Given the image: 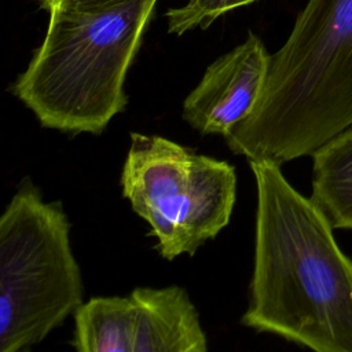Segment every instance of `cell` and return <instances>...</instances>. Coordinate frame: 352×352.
Returning <instances> with one entry per match:
<instances>
[{
  "mask_svg": "<svg viewBox=\"0 0 352 352\" xmlns=\"http://www.w3.org/2000/svg\"><path fill=\"white\" fill-rule=\"evenodd\" d=\"M352 125V0H308L252 114L224 139L275 165L314 154Z\"/></svg>",
  "mask_w": 352,
  "mask_h": 352,
  "instance_id": "cell-2",
  "label": "cell"
},
{
  "mask_svg": "<svg viewBox=\"0 0 352 352\" xmlns=\"http://www.w3.org/2000/svg\"><path fill=\"white\" fill-rule=\"evenodd\" d=\"M157 0L59 10L12 92L45 128L99 135L126 106V72Z\"/></svg>",
  "mask_w": 352,
  "mask_h": 352,
  "instance_id": "cell-3",
  "label": "cell"
},
{
  "mask_svg": "<svg viewBox=\"0 0 352 352\" xmlns=\"http://www.w3.org/2000/svg\"><path fill=\"white\" fill-rule=\"evenodd\" d=\"M133 352H208L205 331L188 293L180 286L136 287Z\"/></svg>",
  "mask_w": 352,
  "mask_h": 352,
  "instance_id": "cell-7",
  "label": "cell"
},
{
  "mask_svg": "<svg viewBox=\"0 0 352 352\" xmlns=\"http://www.w3.org/2000/svg\"><path fill=\"white\" fill-rule=\"evenodd\" d=\"M311 201L333 227L352 228V125L314 154Z\"/></svg>",
  "mask_w": 352,
  "mask_h": 352,
  "instance_id": "cell-9",
  "label": "cell"
},
{
  "mask_svg": "<svg viewBox=\"0 0 352 352\" xmlns=\"http://www.w3.org/2000/svg\"><path fill=\"white\" fill-rule=\"evenodd\" d=\"M76 352H133L138 312L128 297H92L74 312Z\"/></svg>",
  "mask_w": 352,
  "mask_h": 352,
  "instance_id": "cell-8",
  "label": "cell"
},
{
  "mask_svg": "<svg viewBox=\"0 0 352 352\" xmlns=\"http://www.w3.org/2000/svg\"><path fill=\"white\" fill-rule=\"evenodd\" d=\"M257 187L254 267L242 323L315 352H352V261L323 212L280 166L249 161Z\"/></svg>",
  "mask_w": 352,
  "mask_h": 352,
  "instance_id": "cell-1",
  "label": "cell"
},
{
  "mask_svg": "<svg viewBox=\"0 0 352 352\" xmlns=\"http://www.w3.org/2000/svg\"><path fill=\"white\" fill-rule=\"evenodd\" d=\"M70 223L29 179L0 217V352L43 341L84 302Z\"/></svg>",
  "mask_w": 352,
  "mask_h": 352,
  "instance_id": "cell-4",
  "label": "cell"
},
{
  "mask_svg": "<svg viewBox=\"0 0 352 352\" xmlns=\"http://www.w3.org/2000/svg\"><path fill=\"white\" fill-rule=\"evenodd\" d=\"M271 55L253 33L217 58L183 103V118L201 133L224 138L254 110L268 74Z\"/></svg>",
  "mask_w": 352,
  "mask_h": 352,
  "instance_id": "cell-6",
  "label": "cell"
},
{
  "mask_svg": "<svg viewBox=\"0 0 352 352\" xmlns=\"http://www.w3.org/2000/svg\"><path fill=\"white\" fill-rule=\"evenodd\" d=\"M256 0H188L166 12L168 32L182 36L195 28L206 29L220 15Z\"/></svg>",
  "mask_w": 352,
  "mask_h": 352,
  "instance_id": "cell-10",
  "label": "cell"
},
{
  "mask_svg": "<svg viewBox=\"0 0 352 352\" xmlns=\"http://www.w3.org/2000/svg\"><path fill=\"white\" fill-rule=\"evenodd\" d=\"M120 182L166 260L194 254L213 239L228 224L236 198L231 164L157 135L131 133Z\"/></svg>",
  "mask_w": 352,
  "mask_h": 352,
  "instance_id": "cell-5",
  "label": "cell"
},
{
  "mask_svg": "<svg viewBox=\"0 0 352 352\" xmlns=\"http://www.w3.org/2000/svg\"><path fill=\"white\" fill-rule=\"evenodd\" d=\"M19 352H32V351H30V348H26V349H22V351H19Z\"/></svg>",
  "mask_w": 352,
  "mask_h": 352,
  "instance_id": "cell-12",
  "label": "cell"
},
{
  "mask_svg": "<svg viewBox=\"0 0 352 352\" xmlns=\"http://www.w3.org/2000/svg\"><path fill=\"white\" fill-rule=\"evenodd\" d=\"M117 0H37L41 8L48 11V14L59 10H72V8H87L109 4Z\"/></svg>",
  "mask_w": 352,
  "mask_h": 352,
  "instance_id": "cell-11",
  "label": "cell"
}]
</instances>
